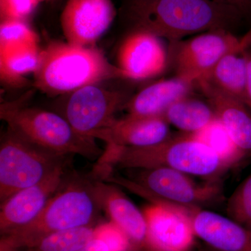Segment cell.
<instances>
[{
    "label": "cell",
    "instance_id": "cell-24",
    "mask_svg": "<svg viewBox=\"0 0 251 251\" xmlns=\"http://www.w3.org/2000/svg\"><path fill=\"white\" fill-rule=\"evenodd\" d=\"M29 46H39V37L27 21H1L0 54Z\"/></svg>",
    "mask_w": 251,
    "mask_h": 251
},
{
    "label": "cell",
    "instance_id": "cell-21",
    "mask_svg": "<svg viewBox=\"0 0 251 251\" xmlns=\"http://www.w3.org/2000/svg\"><path fill=\"white\" fill-rule=\"evenodd\" d=\"M40 51L39 46H29L0 54L1 82L11 87L25 85L26 76L37 69Z\"/></svg>",
    "mask_w": 251,
    "mask_h": 251
},
{
    "label": "cell",
    "instance_id": "cell-23",
    "mask_svg": "<svg viewBox=\"0 0 251 251\" xmlns=\"http://www.w3.org/2000/svg\"><path fill=\"white\" fill-rule=\"evenodd\" d=\"M94 231L92 226L57 231L41 238L27 251H79L94 237Z\"/></svg>",
    "mask_w": 251,
    "mask_h": 251
},
{
    "label": "cell",
    "instance_id": "cell-10",
    "mask_svg": "<svg viewBox=\"0 0 251 251\" xmlns=\"http://www.w3.org/2000/svg\"><path fill=\"white\" fill-rule=\"evenodd\" d=\"M116 14L112 0H67L60 16L66 41L74 45L96 46Z\"/></svg>",
    "mask_w": 251,
    "mask_h": 251
},
{
    "label": "cell",
    "instance_id": "cell-12",
    "mask_svg": "<svg viewBox=\"0 0 251 251\" xmlns=\"http://www.w3.org/2000/svg\"><path fill=\"white\" fill-rule=\"evenodd\" d=\"M182 206L154 203L144 215L148 225L146 244L153 251H189L194 236L192 220Z\"/></svg>",
    "mask_w": 251,
    "mask_h": 251
},
{
    "label": "cell",
    "instance_id": "cell-32",
    "mask_svg": "<svg viewBox=\"0 0 251 251\" xmlns=\"http://www.w3.org/2000/svg\"><path fill=\"white\" fill-rule=\"evenodd\" d=\"M215 1H221V2H226V1H225V0H215ZM226 3H227V2H226ZM228 4H229V3H228Z\"/></svg>",
    "mask_w": 251,
    "mask_h": 251
},
{
    "label": "cell",
    "instance_id": "cell-18",
    "mask_svg": "<svg viewBox=\"0 0 251 251\" xmlns=\"http://www.w3.org/2000/svg\"><path fill=\"white\" fill-rule=\"evenodd\" d=\"M196 85L204 94L216 117L228 130L236 145L246 153H251V109L240 100L221 93L204 81H198Z\"/></svg>",
    "mask_w": 251,
    "mask_h": 251
},
{
    "label": "cell",
    "instance_id": "cell-27",
    "mask_svg": "<svg viewBox=\"0 0 251 251\" xmlns=\"http://www.w3.org/2000/svg\"><path fill=\"white\" fill-rule=\"evenodd\" d=\"M94 236L103 239L112 251H129L131 247L128 236L112 221L95 227Z\"/></svg>",
    "mask_w": 251,
    "mask_h": 251
},
{
    "label": "cell",
    "instance_id": "cell-19",
    "mask_svg": "<svg viewBox=\"0 0 251 251\" xmlns=\"http://www.w3.org/2000/svg\"><path fill=\"white\" fill-rule=\"evenodd\" d=\"M204 81L225 95L245 104L247 62L244 53L234 52L223 57Z\"/></svg>",
    "mask_w": 251,
    "mask_h": 251
},
{
    "label": "cell",
    "instance_id": "cell-31",
    "mask_svg": "<svg viewBox=\"0 0 251 251\" xmlns=\"http://www.w3.org/2000/svg\"><path fill=\"white\" fill-rule=\"evenodd\" d=\"M0 251H14L11 250V249H0Z\"/></svg>",
    "mask_w": 251,
    "mask_h": 251
},
{
    "label": "cell",
    "instance_id": "cell-3",
    "mask_svg": "<svg viewBox=\"0 0 251 251\" xmlns=\"http://www.w3.org/2000/svg\"><path fill=\"white\" fill-rule=\"evenodd\" d=\"M92 176L67 175L44 210L30 224L2 234L0 249L29 248L52 232L92 226L102 209Z\"/></svg>",
    "mask_w": 251,
    "mask_h": 251
},
{
    "label": "cell",
    "instance_id": "cell-29",
    "mask_svg": "<svg viewBox=\"0 0 251 251\" xmlns=\"http://www.w3.org/2000/svg\"><path fill=\"white\" fill-rule=\"evenodd\" d=\"M79 251H112L108 244L100 238L94 237Z\"/></svg>",
    "mask_w": 251,
    "mask_h": 251
},
{
    "label": "cell",
    "instance_id": "cell-14",
    "mask_svg": "<svg viewBox=\"0 0 251 251\" xmlns=\"http://www.w3.org/2000/svg\"><path fill=\"white\" fill-rule=\"evenodd\" d=\"M107 145L120 148H142L154 146L170 136L169 124L163 116L139 117L128 115L115 119L93 135Z\"/></svg>",
    "mask_w": 251,
    "mask_h": 251
},
{
    "label": "cell",
    "instance_id": "cell-2",
    "mask_svg": "<svg viewBox=\"0 0 251 251\" xmlns=\"http://www.w3.org/2000/svg\"><path fill=\"white\" fill-rule=\"evenodd\" d=\"M33 76L34 87L51 97L67 95L105 81L126 79L97 46L56 41L41 49L39 66Z\"/></svg>",
    "mask_w": 251,
    "mask_h": 251
},
{
    "label": "cell",
    "instance_id": "cell-17",
    "mask_svg": "<svg viewBox=\"0 0 251 251\" xmlns=\"http://www.w3.org/2000/svg\"><path fill=\"white\" fill-rule=\"evenodd\" d=\"M96 191L102 209L130 242L137 245L146 244L148 225L145 215L120 190L97 178Z\"/></svg>",
    "mask_w": 251,
    "mask_h": 251
},
{
    "label": "cell",
    "instance_id": "cell-16",
    "mask_svg": "<svg viewBox=\"0 0 251 251\" xmlns=\"http://www.w3.org/2000/svg\"><path fill=\"white\" fill-rule=\"evenodd\" d=\"M196 86V82L177 75L157 81L130 97L125 110L133 116H163L172 105L188 97Z\"/></svg>",
    "mask_w": 251,
    "mask_h": 251
},
{
    "label": "cell",
    "instance_id": "cell-26",
    "mask_svg": "<svg viewBox=\"0 0 251 251\" xmlns=\"http://www.w3.org/2000/svg\"><path fill=\"white\" fill-rule=\"evenodd\" d=\"M39 3V0H0V19L27 21Z\"/></svg>",
    "mask_w": 251,
    "mask_h": 251
},
{
    "label": "cell",
    "instance_id": "cell-30",
    "mask_svg": "<svg viewBox=\"0 0 251 251\" xmlns=\"http://www.w3.org/2000/svg\"><path fill=\"white\" fill-rule=\"evenodd\" d=\"M226 2L239 8L242 12L251 6V0H225Z\"/></svg>",
    "mask_w": 251,
    "mask_h": 251
},
{
    "label": "cell",
    "instance_id": "cell-4",
    "mask_svg": "<svg viewBox=\"0 0 251 251\" xmlns=\"http://www.w3.org/2000/svg\"><path fill=\"white\" fill-rule=\"evenodd\" d=\"M97 167L110 171L112 167L128 169L171 168L186 175L208 178L228 168L206 145L189 134L142 148H120L107 145Z\"/></svg>",
    "mask_w": 251,
    "mask_h": 251
},
{
    "label": "cell",
    "instance_id": "cell-6",
    "mask_svg": "<svg viewBox=\"0 0 251 251\" xmlns=\"http://www.w3.org/2000/svg\"><path fill=\"white\" fill-rule=\"evenodd\" d=\"M69 156H62L36 146L7 128L0 143L1 203L67 165Z\"/></svg>",
    "mask_w": 251,
    "mask_h": 251
},
{
    "label": "cell",
    "instance_id": "cell-5",
    "mask_svg": "<svg viewBox=\"0 0 251 251\" xmlns=\"http://www.w3.org/2000/svg\"><path fill=\"white\" fill-rule=\"evenodd\" d=\"M26 100L23 97L0 107L1 120L18 136L62 156L78 154L94 159L103 154L94 138L79 134L58 112L28 106Z\"/></svg>",
    "mask_w": 251,
    "mask_h": 251
},
{
    "label": "cell",
    "instance_id": "cell-11",
    "mask_svg": "<svg viewBox=\"0 0 251 251\" xmlns=\"http://www.w3.org/2000/svg\"><path fill=\"white\" fill-rule=\"evenodd\" d=\"M169 62L161 38L148 31L130 29L117 52V66L126 78L145 80L161 75Z\"/></svg>",
    "mask_w": 251,
    "mask_h": 251
},
{
    "label": "cell",
    "instance_id": "cell-20",
    "mask_svg": "<svg viewBox=\"0 0 251 251\" xmlns=\"http://www.w3.org/2000/svg\"><path fill=\"white\" fill-rule=\"evenodd\" d=\"M163 117L169 125L191 134L202 129L216 115L209 102L206 103L188 96L172 105Z\"/></svg>",
    "mask_w": 251,
    "mask_h": 251
},
{
    "label": "cell",
    "instance_id": "cell-8",
    "mask_svg": "<svg viewBox=\"0 0 251 251\" xmlns=\"http://www.w3.org/2000/svg\"><path fill=\"white\" fill-rule=\"evenodd\" d=\"M58 113L79 134L93 138L98 130L108 126L115 115L125 109L130 97L124 91L109 89L100 83L85 86L62 96Z\"/></svg>",
    "mask_w": 251,
    "mask_h": 251
},
{
    "label": "cell",
    "instance_id": "cell-25",
    "mask_svg": "<svg viewBox=\"0 0 251 251\" xmlns=\"http://www.w3.org/2000/svg\"><path fill=\"white\" fill-rule=\"evenodd\" d=\"M227 211L229 217L238 224L251 225V175L229 198Z\"/></svg>",
    "mask_w": 251,
    "mask_h": 251
},
{
    "label": "cell",
    "instance_id": "cell-15",
    "mask_svg": "<svg viewBox=\"0 0 251 251\" xmlns=\"http://www.w3.org/2000/svg\"><path fill=\"white\" fill-rule=\"evenodd\" d=\"M195 234L216 251H251V233L230 218L199 211L191 218Z\"/></svg>",
    "mask_w": 251,
    "mask_h": 251
},
{
    "label": "cell",
    "instance_id": "cell-13",
    "mask_svg": "<svg viewBox=\"0 0 251 251\" xmlns=\"http://www.w3.org/2000/svg\"><path fill=\"white\" fill-rule=\"evenodd\" d=\"M67 166L59 167L40 182L18 191L1 203V235L30 224L41 214L67 177Z\"/></svg>",
    "mask_w": 251,
    "mask_h": 251
},
{
    "label": "cell",
    "instance_id": "cell-33",
    "mask_svg": "<svg viewBox=\"0 0 251 251\" xmlns=\"http://www.w3.org/2000/svg\"><path fill=\"white\" fill-rule=\"evenodd\" d=\"M49 1V0H39V1L41 2V1Z\"/></svg>",
    "mask_w": 251,
    "mask_h": 251
},
{
    "label": "cell",
    "instance_id": "cell-7",
    "mask_svg": "<svg viewBox=\"0 0 251 251\" xmlns=\"http://www.w3.org/2000/svg\"><path fill=\"white\" fill-rule=\"evenodd\" d=\"M169 61L176 75L197 82L205 78L225 56L242 53L251 48V29L242 38L229 30L216 29L201 33L187 40L171 43Z\"/></svg>",
    "mask_w": 251,
    "mask_h": 251
},
{
    "label": "cell",
    "instance_id": "cell-28",
    "mask_svg": "<svg viewBox=\"0 0 251 251\" xmlns=\"http://www.w3.org/2000/svg\"><path fill=\"white\" fill-rule=\"evenodd\" d=\"M247 62V91H246L245 105L251 110V48L244 52Z\"/></svg>",
    "mask_w": 251,
    "mask_h": 251
},
{
    "label": "cell",
    "instance_id": "cell-9",
    "mask_svg": "<svg viewBox=\"0 0 251 251\" xmlns=\"http://www.w3.org/2000/svg\"><path fill=\"white\" fill-rule=\"evenodd\" d=\"M133 180H125L123 184L155 201L174 205L193 206L210 201L217 195L215 185H198L187 175L171 168L135 169Z\"/></svg>",
    "mask_w": 251,
    "mask_h": 251
},
{
    "label": "cell",
    "instance_id": "cell-1",
    "mask_svg": "<svg viewBox=\"0 0 251 251\" xmlns=\"http://www.w3.org/2000/svg\"><path fill=\"white\" fill-rule=\"evenodd\" d=\"M123 12L130 29L148 31L171 44L198 33L229 30L243 13L215 0H126Z\"/></svg>",
    "mask_w": 251,
    "mask_h": 251
},
{
    "label": "cell",
    "instance_id": "cell-22",
    "mask_svg": "<svg viewBox=\"0 0 251 251\" xmlns=\"http://www.w3.org/2000/svg\"><path fill=\"white\" fill-rule=\"evenodd\" d=\"M189 135L212 150L228 168L247 154L236 145L228 130L217 117L202 129Z\"/></svg>",
    "mask_w": 251,
    "mask_h": 251
}]
</instances>
